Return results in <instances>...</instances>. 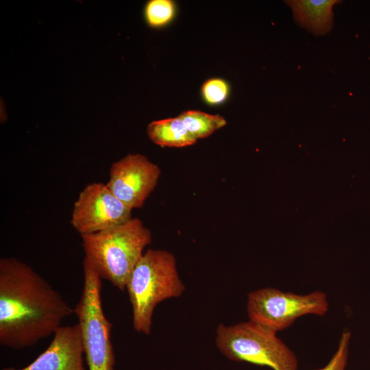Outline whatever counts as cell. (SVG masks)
<instances>
[{
    "label": "cell",
    "instance_id": "6",
    "mask_svg": "<svg viewBox=\"0 0 370 370\" xmlns=\"http://www.w3.org/2000/svg\"><path fill=\"white\" fill-rule=\"evenodd\" d=\"M328 308L327 294L322 291L298 295L268 287L247 295L249 321L275 333L288 328L302 316H324Z\"/></svg>",
    "mask_w": 370,
    "mask_h": 370
},
{
    "label": "cell",
    "instance_id": "4",
    "mask_svg": "<svg viewBox=\"0 0 370 370\" xmlns=\"http://www.w3.org/2000/svg\"><path fill=\"white\" fill-rule=\"evenodd\" d=\"M215 343L219 352L232 361L273 370H298L296 355L277 333L250 321L232 325L219 324Z\"/></svg>",
    "mask_w": 370,
    "mask_h": 370
},
{
    "label": "cell",
    "instance_id": "12",
    "mask_svg": "<svg viewBox=\"0 0 370 370\" xmlns=\"http://www.w3.org/2000/svg\"><path fill=\"white\" fill-rule=\"evenodd\" d=\"M179 116L187 130L197 140L209 136L226 124L223 116L199 110L185 111Z\"/></svg>",
    "mask_w": 370,
    "mask_h": 370
},
{
    "label": "cell",
    "instance_id": "3",
    "mask_svg": "<svg viewBox=\"0 0 370 370\" xmlns=\"http://www.w3.org/2000/svg\"><path fill=\"white\" fill-rule=\"evenodd\" d=\"M126 290L132 308L134 329L149 334L156 306L167 299L180 297L186 287L180 278L173 254L150 249L136 265Z\"/></svg>",
    "mask_w": 370,
    "mask_h": 370
},
{
    "label": "cell",
    "instance_id": "5",
    "mask_svg": "<svg viewBox=\"0 0 370 370\" xmlns=\"http://www.w3.org/2000/svg\"><path fill=\"white\" fill-rule=\"evenodd\" d=\"M84 285L74 314L80 328L88 370H114L115 357L110 339L112 324L101 301V278L87 258L83 261Z\"/></svg>",
    "mask_w": 370,
    "mask_h": 370
},
{
    "label": "cell",
    "instance_id": "15",
    "mask_svg": "<svg viewBox=\"0 0 370 370\" xmlns=\"http://www.w3.org/2000/svg\"><path fill=\"white\" fill-rule=\"evenodd\" d=\"M201 92L208 103L217 104L226 99L228 94V86L221 79H210L204 84Z\"/></svg>",
    "mask_w": 370,
    "mask_h": 370
},
{
    "label": "cell",
    "instance_id": "8",
    "mask_svg": "<svg viewBox=\"0 0 370 370\" xmlns=\"http://www.w3.org/2000/svg\"><path fill=\"white\" fill-rule=\"evenodd\" d=\"M160 173L145 156L129 154L112 164L106 185L128 207L139 208L157 186Z\"/></svg>",
    "mask_w": 370,
    "mask_h": 370
},
{
    "label": "cell",
    "instance_id": "11",
    "mask_svg": "<svg viewBox=\"0 0 370 370\" xmlns=\"http://www.w3.org/2000/svg\"><path fill=\"white\" fill-rule=\"evenodd\" d=\"M147 134L161 147H184L197 142L179 116L151 122L147 127Z\"/></svg>",
    "mask_w": 370,
    "mask_h": 370
},
{
    "label": "cell",
    "instance_id": "7",
    "mask_svg": "<svg viewBox=\"0 0 370 370\" xmlns=\"http://www.w3.org/2000/svg\"><path fill=\"white\" fill-rule=\"evenodd\" d=\"M132 208L119 200L106 184H88L73 205L71 224L80 234L106 230L132 218Z\"/></svg>",
    "mask_w": 370,
    "mask_h": 370
},
{
    "label": "cell",
    "instance_id": "13",
    "mask_svg": "<svg viewBox=\"0 0 370 370\" xmlns=\"http://www.w3.org/2000/svg\"><path fill=\"white\" fill-rule=\"evenodd\" d=\"M174 14V5L170 0H152L146 5L145 16L149 24L160 27L167 23Z\"/></svg>",
    "mask_w": 370,
    "mask_h": 370
},
{
    "label": "cell",
    "instance_id": "1",
    "mask_svg": "<svg viewBox=\"0 0 370 370\" xmlns=\"http://www.w3.org/2000/svg\"><path fill=\"white\" fill-rule=\"evenodd\" d=\"M74 313L60 293L32 267L0 260V345L21 349L53 334Z\"/></svg>",
    "mask_w": 370,
    "mask_h": 370
},
{
    "label": "cell",
    "instance_id": "2",
    "mask_svg": "<svg viewBox=\"0 0 370 370\" xmlns=\"http://www.w3.org/2000/svg\"><path fill=\"white\" fill-rule=\"evenodd\" d=\"M81 237L85 257L101 280L109 281L120 291L126 290L132 271L152 239L151 231L138 218Z\"/></svg>",
    "mask_w": 370,
    "mask_h": 370
},
{
    "label": "cell",
    "instance_id": "14",
    "mask_svg": "<svg viewBox=\"0 0 370 370\" xmlns=\"http://www.w3.org/2000/svg\"><path fill=\"white\" fill-rule=\"evenodd\" d=\"M351 335L349 331H344L340 338L337 349L328 364L322 368L314 370H345Z\"/></svg>",
    "mask_w": 370,
    "mask_h": 370
},
{
    "label": "cell",
    "instance_id": "9",
    "mask_svg": "<svg viewBox=\"0 0 370 370\" xmlns=\"http://www.w3.org/2000/svg\"><path fill=\"white\" fill-rule=\"evenodd\" d=\"M80 328L60 326L53 334L48 347L29 365L20 369L5 367L1 370H86Z\"/></svg>",
    "mask_w": 370,
    "mask_h": 370
},
{
    "label": "cell",
    "instance_id": "10",
    "mask_svg": "<svg viewBox=\"0 0 370 370\" xmlns=\"http://www.w3.org/2000/svg\"><path fill=\"white\" fill-rule=\"evenodd\" d=\"M297 22L316 35L328 34L332 28V8L337 0H293L286 1Z\"/></svg>",
    "mask_w": 370,
    "mask_h": 370
}]
</instances>
